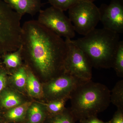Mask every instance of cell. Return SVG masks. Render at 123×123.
Masks as SVG:
<instances>
[{
  "instance_id": "obj_7",
  "label": "cell",
  "mask_w": 123,
  "mask_h": 123,
  "mask_svg": "<svg viewBox=\"0 0 123 123\" xmlns=\"http://www.w3.org/2000/svg\"><path fill=\"white\" fill-rule=\"evenodd\" d=\"M82 81L67 73L42 83L43 98L47 102L56 99H68Z\"/></svg>"
},
{
  "instance_id": "obj_20",
  "label": "cell",
  "mask_w": 123,
  "mask_h": 123,
  "mask_svg": "<svg viewBox=\"0 0 123 123\" xmlns=\"http://www.w3.org/2000/svg\"><path fill=\"white\" fill-rule=\"evenodd\" d=\"M68 99H56L44 102H43L46 106L48 114L55 115L59 114L63 112L66 108L65 104Z\"/></svg>"
},
{
  "instance_id": "obj_15",
  "label": "cell",
  "mask_w": 123,
  "mask_h": 123,
  "mask_svg": "<svg viewBox=\"0 0 123 123\" xmlns=\"http://www.w3.org/2000/svg\"><path fill=\"white\" fill-rule=\"evenodd\" d=\"M32 101H28L20 105L5 111V121L15 123H23L27 111Z\"/></svg>"
},
{
  "instance_id": "obj_22",
  "label": "cell",
  "mask_w": 123,
  "mask_h": 123,
  "mask_svg": "<svg viewBox=\"0 0 123 123\" xmlns=\"http://www.w3.org/2000/svg\"><path fill=\"white\" fill-rule=\"evenodd\" d=\"M11 72L0 63V93L9 85V79Z\"/></svg>"
},
{
  "instance_id": "obj_24",
  "label": "cell",
  "mask_w": 123,
  "mask_h": 123,
  "mask_svg": "<svg viewBox=\"0 0 123 123\" xmlns=\"http://www.w3.org/2000/svg\"><path fill=\"white\" fill-rule=\"evenodd\" d=\"M80 123H110V121L104 122L99 120L97 116H93L79 120Z\"/></svg>"
},
{
  "instance_id": "obj_26",
  "label": "cell",
  "mask_w": 123,
  "mask_h": 123,
  "mask_svg": "<svg viewBox=\"0 0 123 123\" xmlns=\"http://www.w3.org/2000/svg\"><path fill=\"white\" fill-rule=\"evenodd\" d=\"M12 123V122H8V121H2V122H1V123Z\"/></svg>"
},
{
  "instance_id": "obj_4",
  "label": "cell",
  "mask_w": 123,
  "mask_h": 123,
  "mask_svg": "<svg viewBox=\"0 0 123 123\" xmlns=\"http://www.w3.org/2000/svg\"><path fill=\"white\" fill-rule=\"evenodd\" d=\"M22 17L4 0H0V60L5 54L20 47Z\"/></svg>"
},
{
  "instance_id": "obj_21",
  "label": "cell",
  "mask_w": 123,
  "mask_h": 123,
  "mask_svg": "<svg viewBox=\"0 0 123 123\" xmlns=\"http://www.w3.org/2000/svg\"><path fill=\"white\" fill-rule=\"evenodd\" d=\"M82 0H48L52 6L64 11L69 9Z\"/></svg>"
},
{
  "instance_id": "obj_12",
  "label": "cell",
  "mask_w": 123,
  "mask_h": 123,
  "mask_svg": "<svg viewBox=\"0 0 123 123\" xmlns=\"http://www.w3.org/2000/svg\"><path fill=\"white\" fill-rule=\"evenodd\" d=\"M48 114L43 102L33 99L27 109L23 123H43Z\"/></svg>"
},
{
  "instance_id": "obj_17",
  "label": "cell",
  "mask_w": 123,
  "mask_h": 123,
  "mask_svg": "<svg viewBox=\"0 0 123 123\" xmlns=\"http://www.w3.org/2000/svg\"><path fill=\"white\" fill-rule=\"evenodd\" d=\"M70 108H66L57 114H48L43 123H76V121Z\"/></svg>"
},
{
  "instance_id": "obj_11",
  "label": "cell",
  "mask_w": 123,
  "mask_h": 123,
  "mask_svg": "<svg viewBox=\"0 0 123 123\" xmlns=\"http://www.w3.org/2000/svg\"><path fill=\"white\" fill-rule=\"evenodd\" d=\"M12 9L22 17L25 14L33 16L41 11V0H4Z\"/></svg>"
},
{
  "instance_id": "obj_8",
  "label": "cell",
  "mask_w": 123,
  "mask_h": 123,
  "mask_svg": "<svg viewBox=\"0 0 123 123\" xmlns=\"http://www.w3.org/2000/svg\"><path fill=\"white\" fill-rule=\"evenodd\" d=\"M39 13L37 21L46 28L61 37L72 39L75 37L72 23L64 11L52 6Z\"/></svg>"
},
{
  "instance_id": "obj_14",
  "label": "cell",
  "mask_w": 123,
  "mask_h": 123,
  "mask_svg": "<svg viewBox=\"0 0 123 123\" xmlns=\"http://www.w3.org/2000/svg\"><path fill=\"white\" fill-rule=\"evenodd\" d=\"M27 73L26 90L27 95L31 98L40 99L42 101L43 98L42 83L27 66Z\"/></svg>"
},
{
  "instance_id": "obj_2",
  "label": "cell",
  "mask_w": 123,
  "mask_h": 123,
  "mask_svg": "<svg viewBox=\"0 0 123 123\" xmlns=\"http://www.w3.org/2000/svg\"><path fill=\"white\" fill-rule=\"evenodd\" d=\"M73 41L85 54L92 67L112 68L120 41L119 34L104 28H95L83 37Z\"/></svg>"
},
{
  "instance_id": "obj_3",
  "label": "cell",
  "mask_w": 123,
  "mask_h": 123,
  "mask_svg": "<svg viewBox=\"0 0 123 123\" xmlns=\"http://www.w3.org/2000/svg\"><path fill=\"white\" fill-rule=\"evenodd\" d=\"M111 92L107 86L92 80L82 81L70 95V109L76 121L97 116L111 103Z\"/></svg>"
},
{
  "instance_id": "obj_6",
  "label": "cell",
  "mask_w": 123,
  "mask_h": 123,
  "mask_svg": "<svg viewBox=\"0 0 123 123\" xmlns=\"http://www.w3.org/2000/svg\"><path fill=\"white\" fill-rule=\"evenodd\" d=\"M65 42L67 49L65 73L82 81L91 80L93 67L88 57L72 40L66 38Z\"/></svg>"
},
{
  "instance_id": "obj_27",
  "label": "cell",
  "mask_w": 123,
  "mask_h": 123,
  "mask_svg": "<svg viewBox=\"0 0 123 123\" xmlns=\"http://www.w3.org/2000/svg\"><path fill=\"white\" fill-rule=\"evenodd\" d=\"M88 0L91 1V2H93L94 1L96 0Z\"/></svg>"
},
{
  "instance_id": "obj_16",
  "label": "cell",
  "mask_w": 123,
  "mask_h": 123,
  "mask_svg": "<svg viewBox=\"0 0 123 123\" xmlns=\"http://www.w3.org/2000/svg\"><path fill=\"white\" fill-rule=\"evenodd\" d=\"M2 64L10 72L18 68L23 64L21 46L14 51L6 53L2 56Z\"/></svg>"
},
{
  "instance_id": "obj_19",
  "label": "cell",
  "mask_w": 123,
  "mask_h": 123,
  "mask_svg": "<svg viewBox=\"0 0 123 123\" xmlns=\"http://www.w3.org/2000/svg\"><path fill=\"white\" fill-rule=\"evenodd\" d=\"M112 68L114 69L118 76L123 77V41L119 43L115 56Z\"/></svg>"
},
{
  "instance_id": "obj_25",
  "label": "cell",
  "mask_w": 123,
  "mask_h": 123,
  "mask_svg": "<svg viewBox=\"0 0 123 123\" xmlns=\"http://www.w3.org/2000/svg\"><path fill=\"white\" fill-rule=\"evenodd\" d=\"M4 111L0 107V123L5 121L4 118Z\"/></svg>"
},
{
  "instance_id": "obj_9",
  "label": "cell",
  "mask_w": 123,
  "mask_h": 123,
  "mask_svg": "<svg viewBox=\"0 0 123 123\" xmlns=\"http://www.w3.org/2000/svg\"><path fill=\"white\" fill-rule=\"evenodd\" d=\"M104 28L117 33L123 32V3L122 0H111L108 5L99 8Z\"/></svg>"
},
{
  "instance_id": "obj_18",
  "label": "cell",
  "mask_w": 123,
  "mask_h": 123,
  "mask_svg": "<svg viewBox=\"0 0 123 123\" xmlns=\"http://www.w3.org/2000/svg\"><path fill=\"white\" fill-rule=\"evenodd\" d=\"M111 102L117 109L123 110V80L117 82L110 95Z\"/></svg>"
},
{
  "instance_id": "obj_23",
  "label": "cell",
  "mask_w": 123,
  "mask_h": 123,
  "mask_svg": "<svg viewBox=\"0 0 123 123\" xmlns=\"http://www.w3.org/2000/svg\"><path fill=\"white\" fill-rule=\"evenodd\" d=\"M110 123H123V110L117 109Z\"/></svg>"
},
{
  "instance_id": "obj_13",
  "label": "cell",
  "mask_w": 123,
  "mask_h": 123,
  "mask_svg": "<svg viewBox=\"0 0 123 123\" xmlns=\"http://www.w3.org/2000/svg\"><path fill=\"white\" fill-rule=\"evenodd\" d=\"M27 76V66L23 64L20 68L11 72L9 85L20 93L26 95Z\"/></svg>"
},
{
  "instance_id": "obj_1",
  "label": "cell",
  "mask_w": 123,
  "mask_h": 123,
  "mask_svg": "<svg viewBox=\"0 0 123 123\" xmlns=\"http://www.w3.org/2000/svg\"><path fill=\"white\" fill-rule=\"evenodd\" d=\"M22 29V59L42 83L65 73V40L37 20L26 22Z\"/></svg>"
},
{
  "instance_id": "obj_5",
  "label": "cell",
  "mask_w": 123,
  "mask_h": 123,
  "mask_svg": "<svg viewBox=\"0 0 123 123\" xmlns=\"http://www.w3.org/2000/svg\"><path fill=\"white\" fill-rule=\"evenodd\" d=\"M69 18L75 32L85 36L100 21L99 8L93 2L82 0L68 10Z\"/></svg>"
},
{
  "instance_id": "obj_10",
  "label": "cell",
  "mask_w": 123,
  "mask_h": 123,
  "mask_svg": "<svg viewBox=\"0 0 123 123\" xmlns=\"http://www.w3.org/2000/svg\"><path fill=\"white\" fill-rule=\"evenodd\" d=\"M26 96L9 85L0 93V107L5 111L31 101Z\"/></svg>"
}]
</instances>
